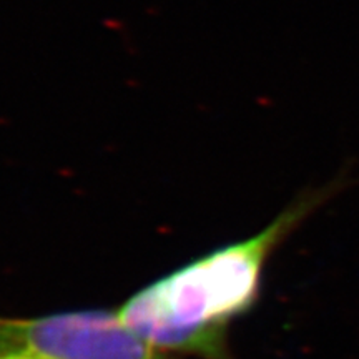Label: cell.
Returning <instances> with one entry per match:
<instances>
[{
  "label": "cell",
  "mask_w": 359,
  "mask_h": 359,
  "mask_svg": "<svg viewBox=\"0 0 359 359\" xmlns=\"http://www.w3.org/2000/svg\"><path fill=\"white\" fill-rule=\"evenodd\" d=\"M0 359H182L130 331L116 309L0 318Z\"/></svg>",
  "instance_id": "obj_2"
},
{
  "label": "cell",
  "mask_w": 359,
  "mask_h": 359,
  "mask_svg": "<svg viewBox=\"0 0 359 359\" xmlns=\"http://www.w3.org/2000/svg\"><path fill=\"white\" fill-rule=\"evenodd\" d=\"M346 185L348 175L341 172L325 185L308 188L263 230L148 283L116 309L120 320L148 344L175 356L236 359L230 327L257 308L268 262Z\"/></svg>",
  "instance_id": "obj_1"
}]
</instances>
